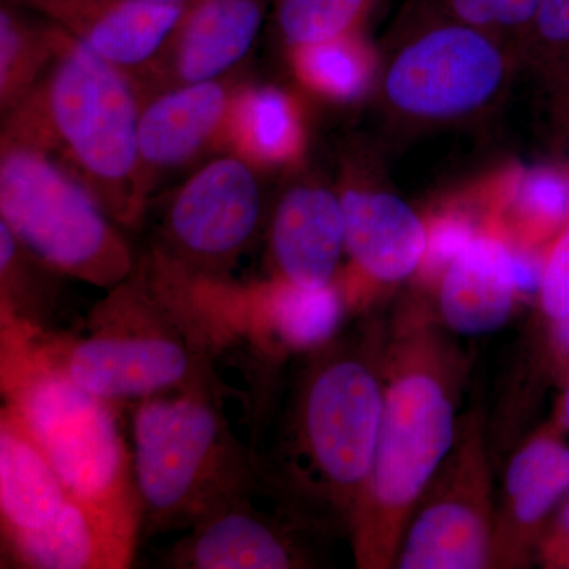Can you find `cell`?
Wrapping results in <instances>:
<instances>
[{"instance_id":"cell-32","label":"cell","mask_w":569,"mask_h":569,"mask_svg":"<svg viewBox=\"0 0 569 569\" xmlns=\"http://www.w3.org/2000/svg\"><path fill=\"white\" fill-rule=\"evenodd\" d=\"M550 91L553 92L557 121L560 122L561 130H563L569 146V81L550 89Z\"/></svg>"},{"instance_id":"cell-31","label":"cell","mask_w":569,"mask_h":569,"mask_svg":"<svg viewBox=\"0 0 569 569\" xmlns=\"http://www.w3.org/2000/svg\"><path fill=\"white\" fill-rule=\"evenodd\" d=\"M569 549V501L559 519V526H557L556 537L550 541V557L553 560H565Z\"/></svg>"},{"instance_id":"cell-18","label":"cell","mask_w":569,"mask_h":569,"mask_svg":"<svg viewBox=\"0 0 569 569\" xmlns=\"http://www.w3.org/2000/svg\"><path fill=\"white\" fill-rule=\"evenodd\" d=\"M438 284L441 316L449 328L463 336L497 331L511 317L519 295L511 246L486 224Z\"/></svg>"},{"instance_id":"cell-15","label":"cell","mask_w":569,"mask_h":569,"mask_svg":"<svg viewBox=\"0 0 569 569\" xmlns=\"http://www.w3.org/2000/svg\"><path fill=\"white\" fill-rule=\"evenodd\" d=\"M346 223V253L359 283L395 284L419 271L427 224L397 194L346 182L339 192Z\"/></svg>"},{"instance_id":"cell-36","label":"cell","mask_w":569,"mask_h":569,"mask_svg":"<svg viewBox=\"0 0 569 569\" xmlns=\"http://www.w3.org/2000/svg\"><path fill=\"white\" fill-rule=\"evenodd\" d=\"M563 561H567V563H569V549H568L567 556H565V560Z\"/></svg>"},{"instance_id":"cell-12","label":"cell","mask_w":569,"mask_h":569,"mask_svg":"<svg viewBox=\"0 0 569 569\" xmlns=\"http://www.w3.org/2000/svg\"><path fill=\"white\" fill-rule=\"evenodd\" d=\"M263 14L261 0H190L162 51L132 77L140 93L223 78L253 47Z\"/></svg>"},{"instance_id":"cell-14","label":"cell","mask_w":569,"mask_h":569,"mask_svg":"<svg viewBox=\"0 0 569 569\" xmlns=\"http://www.w3.org/2000/svg\"><path fill=\"white\" fill-rule=\"evenodd\" d=\"M132 77L157 58L187 3L149 0H17Z\"/></svg>"},{"instance_id":"cell-3","label":"cell","mask_w":569,"mask_h":569,"mask_svg":"<svg viewBox=\"0 0 569 569\" xmlns=\"http://www.w3.org/2000/svg\"><path fill=\"white\" fill-rule=\"evenodd\" d=\"M261 471L325 520L350 523L372 467L385 387L365 355L336 343L309 351Z\"/></svg>"},{"instance_id":"cell-13","label":"cell","mask_w":569,"mask_h":569,"mask_svg":"<svg viewBox=\"0 0 569 569\" xmlns=\"http://www.w3.org/2000/svg\"><path fill=\"white\" fill-rule=\"evenodd\" d=\"M239 86L219 80L194 82L141 99L138 148L146 182L224 146L228 119Z\"/></svg>"},{"instance_id":"cell-24","label":"cell","mask_w":569,"mask_h":569,"mask_svg":"<svg viewBox=\"0 0 569 569\" xmlns=\"http://www.w3.org/2000/svg\"><path fill=\"white\" fill-rule=\"evenodd\" d=\"M569 490V448L552 437H539L509 463L507 493L512 519L537 526Z\"/></svg>"},{"instance_id":"cell-17","label":"cell","mask_w":569,"mask_h":569,"mask_svg":"<svg viewBox=\"0 0 569 569\" xmlns=\"http://www.w3.org/2000/svg\"><path fill=\"white\" fill-rule=\"evenodd\" d=\"M140 530L69 498L41 529L2 537L17 568L123 569L133 563Z\"/></svg>"},{"instance_id":"cell-35","label":"cell","mask_w":569,"mask_h":569,"mask_svg":"<svg viewBox=\"0 0 569 569\" xmlns=\"http://www.w3.org/2000/svg\"><path fill=\"white\" fill-rule=\"evenodd\" d=\"M149 2H162V3H189L190 0H149Z\"/></svg>"},{"instance_id":"cell-11","label":"cell","mask_w":569,"mask_h":569,"mask_svg":"<svg viewBox=\"0 0 569 569\" xmlns=\"http://www.w3.org/2000/svg\"><path fill=\"white\" fill-rule=\"evenodd\" d=\"M477 447L459 456V477L408 522L400 569H479L492 553L486 470Z\"/></svg>"},{"instance_id":"cell-1","label":"cell","mask_w":569,"mask_h":569,"mask_svg":"<svg viewBox=\"0 0 569 569\" xmlns=\"http://www.w3.org/2000/svg\"><path fill=\"white\" fill-rule=\"evenodd\" d=\"M234 339L208 287L148 249L89 310L81 335L43 348L73 383L119 407L178 389H222L217 359Z\"/></svg>"},{"instance_id":"cell-4","label":"cell","mask_w":569,"mask_h":569,"mask_svg":"<svg viewBox=\"0 0 569 569\" xmlns=\"http://www.w3.org/2000/svg\"><path fill=\"white\" fill-rule=\"evenodd\" d=\"M220 399L222 389L190 388L132 406L142 535L189 530L260 473L252 447L234 436Z\"/></svg>"},{"instance_id":"cell-34","label":"cell","mask_w":569,"mask_h":569,"mask_svg":"<svg viewBox=\"0 0 569 569\" xmlns=\"http://www.w3.org/2000/svg\"><path fill=\"white\" fill-rule=\"evenodd\" d=\"M561 418H563V425L567 426L569 430V388L567 395H565L563 408H561Z\"/></svg>"},{"instance_id":"cell-23","label":"cell","mask_w":569,"mask_h":569,"mask_svg":"<svg viewBox=\"0 0 569 569\" xmlns=\"http://www.w3.org/2000/svg\"><path fill=\"white\" fill-rule=\"evenodd\" d=\"M296 77L332 102H353L376 80L377 58L361 33L290 48Z\"/></svg>"},{"instance_id":"cell-22","label":"cell","mask_w":569,"mask_h":569,"mask_svg":"<svg viewBox=\"0 0 569 569\" xmlns=\"http://www.w3.org/2000/svg\"><path fill=\"white\" fill-rule=\"evenodd\" d=\"M224 146L257 170L295 164L306 146L301 108L291 93L276 86L241 84Z\"/></svg>"},{"instance_id":"cell-26","label":"cell","mask_w":569,"mask_h":569,"mask_svg":"<svg viewBox=\"0 0 569 569\" xmlns=\"http://www.w3.org/2000/svg\"><path fill=\"white\" fill-rule=\"evenodd\" d=\"M377 0H279L277 26L288 47L358 33Z\"/></svg>"},{"instance_id":"cell-25","label":"cell","mask_w":569,"mask_h":569,"mask_svg":"<svg viewBox=\"0 0 569 569\" xmlns=\"http://www.w3.org/2000/svg\"><path fill=\"white\" fill-rule=\"evenodd\" d=\"M54 56V26L28 20L3 3L0 10V110L7 114L32 91Z\"/></svg>"},{"instance_id":"cell-19","label":"cell","mask_w":569,"mask_h":569,"mask_svg":"<svg viewBox=\"0 0 569 569\" xmlns=\"http://www.w3.org/2000/svg\"><path fill=\"white\" fill-rule=\"evenodd\" d=\"M66 280L0 222V328L41 340L81 335L88 316L74 312Z\"/></svg>"},{"instance_id":"cell-21","label":"cell","mask_w":569,"mask_h":569,"mask_svg":"<svg viewBox=\"0 0 569 569\" xmlns=\"http://www.w3.org/2000/svg\"><path fill=\"white\" fill-rule=\"evenodd\" d=\"M488 224L511 246L548 249L569 224V163L512 168L485 198Z\"/></svg>"},{"instance_id":"cell-30","label":"cell","mask_w":569,"mask_h":569,"mask_svg":"<svg viewBox=\"0 0 569 569\" xmlns=\"http://www.w3.org/2000/svg\"><path fill=\"white\" fill-rule=\"evenodd\" d=\"M538 293L550 320L569 316V224L546 249Z\"/></svg>"},{"instance_id":"cell-8","label":"cell","mask_w":569,"mask_h":569,"mask_svg":"<svg viewBox=\"0 0 569 569\" xmlns=\"http://www.w3.org/2000/svg\"><path fill=\"white\" fill-rule=\"evenodd\" d=\"M516 58L507 41L441 13L389 54L385 103L396 118L422 126L475 118L507 91Z\"/></svg>"},{"instance_id":"cell-5","label":"cell","mask_w":569,"mask_h":569,"mask_svg":"<svg viewBox=\"0 0 569 569\" xmlns=\"http://www.w3.org/2000/svg\"><path fill=\"white\" fill-rule=\"evenodd\" d=\"M2 392L17 408L71 498L141 531L132 448L114 403L89 395L40 340L2 332Z\"/></svg>"},{"instance_id":"cell-20","label":"cell","mask_w":569,"mask_h":569,"mask_svg":"<svg viewBox=\"0 0 569 569\" xmlns=\"http://www.w3.org/2000/svg\"><path fill=\"white\" fill-rule=\"evenodd\" d=\"M70 493L17 408L0 413V519L2 537L47 526Z\"/></svg>"},{"instance_id":"cell-28","label":"cell","mask_w":569,"mask_h":569,"mask_svg":"<svg viewBox=\"0 0 569 569\" xmlns=\"http://www.w3.org/2000/svg\"><path fill=\"white\" fill-rule=\"evenodd\" d=\"M438 3L445 17L492 33L519 52L539 0H438Z\"/></svg>"},{"instance_id":"cell-9","label":"cell","mask_w":569,"mask_h":569,"mask_svg":"<svg viewBox=\"0 0 569 569\" xmlns=\"http://www.w3.org/2000/svg\"><path fill=\"white\" fill-rule=\"evenodd\" d=\"M257 171L233 152L203 164L164 206L148 249L190 279L231 282L263 220Z\"/></svg>"},{"instance_id":"cell-7","label":"cell","mask_w":569,"mask_h":569,"mask_svg":"<svg viewBox=\"0 0 569 569\" xmlns=\"http://www.w3.org/2000/svg\"><path fill=\"white\" fill-rule=\"evenodd\" d=\"M0 222L29 252L78 282L111 290L134 257L119 224L39 149L0 138Z\"/></svg>"},{"instance_id":"cell-33","label":"cell","mask_w":569,"mask_h":569,"mask_svg":"<svg viewBox=\"0 0 569 569\" xmlns=\"http://www.w3.org/2000/svg\"><path fill=\"white\" fill-rule=\"evenodd\" d=\"M553 342L561 355L569 356V316L553 321Z\"/></svg>"},{"instance_id":"cell-10","label":"cell","mask_w":569,"mask_h":569,"mask_svg":"<svg viewBox=\"0 0 569 569\" xmlns=\"http://www.w3.org/2000/svg\"><path fill=\"white\" fill-rule=\"evenodd\" d=\"M261 470V468H260ZM263 477V505L258 498L260 473L193 523L164 552L163 567L178 569H290L310 567L302 530L323 522L309 508Z\"/></svg>"},{"instance_id":"cell-6","label":"cell","mask_w":569,"mask_h":569,"mask_svg":"<svg viewBox=\"0 0 569 569\" xmlns=\"http://www.w3.org/2000/svg\"><path fill=\"white\" fill-rule=\"evenodd\" d=\"M455 437V406L443 378L426 362L397 369L385 388L372 467L348 523L359 568L395 563L415 508Z\"/></svg>"},{"instance_id":"cell-27","label":"cell","mask_w":569,"mask_h":569,"mask_svg":"<svg viewBox=\"0 0 569 569\" xmlns=\"http://www.w3.org/2000/svg\"><path fill=\"white\" fill-rule=\"evenodd\" d=\"M519 58L550 89L569 81V0H539Z\"/></svg>"},{"instance_id":"cell-2","label":"cell","mask_w":569,"mask_h":569,"mask_svg":"<svg viewBox=\"0 0 569 569\" xmlns=\"http://www.w3.org/2000/svg\"><path fill=\"white\" fill-rule=\"evenodd\" d=\"M52 26L50 67L3 114L2 138L47 153L119 227L138 228L151 193L138 148L140 89L129 71Z\"/></svg>"},{"instance_id":"cell-16","label":"cell","mask_w":569,"mask_h":569,"mask_svg":"<svg viewBox=\"0 0 569 569\" xmlns=\"http://www.w3.org/2000/svg\"><path fill=\"white\" fill-rule=\"evenodd\" d=\"M272 279L307 288L337 282L346 253V223L339 193L301 182L277 201L268 230Z\"/></svg>"},{"instance_id":"cell-29","label":"cell","mask_w":569,"mask_h":569,"mask_svg":"<svg viewBox=\"0 0 569 569\" xmlns=\"http://www.w3.org/2000/svg\"><path fill=\"white\" fill-rule=\"evenodd\" d=\"M426 224V253L418 272L427 283H440L449 264L485 230L486 224H478L462 206L441 209Z\"/></svg>"}]
</instances>
